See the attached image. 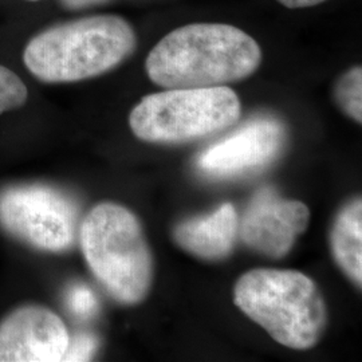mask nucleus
Listing matches in <instances>:
<instances>
[{
	"mask_svg": "<svg viewBox=\"0 0 362 362\" xmlns=\"http://www.w3.org/2000/svg\"><path fill=\"white\" fill-rule=\"evenodd\" d=\"M100 1H104V0H62L64 6L67 8H83V7H89L93 4H97Z\"/></svg>",
	"mask_w": 362,
	"mask_h": 362,
	"instance_id": "17",
	"label": "nucleus"
},
{
	"mask_svg": "<svg viewBox=\"0 0 362 362\" xmlns=\"http://www.w3.org/2000/svg\"><path fill=\"white\" fill-rule=\"evenodd\" d=\"M134 49L136 34L125 19L98 15L40 33L27 45L23 61L43 82H77L115 69Z\"/></svg>",
	"mask_w": 362,
	"mask_h": 362,
	"instance_id": "2",
	"label": "nucleus"
},
{
	"mask_svg": "<svg viewBox=\"0 0 362 362\" xmlns=\"http://www.w3.org/2000/svg\"><path fill=\"white\" fill-rule=\"evenodd\" d=\"M240 112L238 94L227 86L168 89L134 106L129 125L143 141L187 143L231 127Z\"/></svg>",
	"mask_w": 362,
	"mask_h": 362,
	"instance_id": "5",
	"label": "nucleus"
},
{
	"mask_svg": "<svg viewBox=\"0 0 362 362\" xmlns=\"http://www.w3.org/2000/svg\"><path fill=\"white\" fill-rule=\"evenodd\" d=\"M28 1H38V0H28Z\"/></svg>",
	"mask_w": 362,
	"mask_h": 362,
	"instance_id": "18",
	"label": "nucleus"
},
{
	"mask_svg": "<svg viewBox=\"0 0 362 362\" xmlns=\"http://www.w3.org/2000/svg\"><path fill=\"white\" fill-rule=\"evenodd\" d=\"M262 62L258 42L224 23L176 28L149 52L145 69L165 89L212 88L250 77Z\"/></svg>",
	"mask_w": 362,
	"mask_h": 362,
	"instance_id": "1",
	"label": "nucleus"
},
{
	"mask_svg": "<svg viewBox=\"0 0 362 362\" xmlns=\"http://www.w3.org/2000/svg\"><path fill=\"white\" fill-rule=\"evenodd\" d=\"M285 139L278 119L258 117L207 148L197 158V168L212 177H233L262 168L281 153Z\"/></svg>",
	"mask_w": 362,
	"mask_h": 362,
	"instance_id": "9",
	"label": "nucleus"
},
{
	"mask_svg": "<svg viewBox=\"0 0 362 362\" xmlns=\"http://www.w3.org/2000/svg\"><path fill=\"white\" fill-rule=\"evenodd\" d=\"M98 348V339L93 334L79 333L70 337L69 346L62 361H89Z\"/></svg>",
	"mask_w": 362,
	"mask_h": 362,
	"instance_id": "15",
	"label": "nucleus"
},
{
	"mask_svg": "<svg viewBox=\"0 0 362 362\" xmlns=\"http://www.w3.org/2000/svg\"><path fill=\"white\" fill-rule=\"evenodd\" d=\"M70 334L54 311L25 305L0 322V362L62 361Z\"/></svg>",
	"mask_w": 362,
	"mask_h": 362,
	"instance_id": "8",
	"label": "nucleus"
},
{
	"mask_svg": "<svg viewBox=\"0 0 362 362\" xmlns=\"http://www.w3.org/2000/svg\"><path fill=\"white\" fill-rule=\"evenodd\" d=\"M233 299L248 318L287 348L310 349L324 334V297L302 272L251 270L236 282Z\"/></svg>",
	"mask_w": 362,
	"mask_h": 362,
	"instance_id": "3",
	"label": "nucleus"
},
{
	"mask_svg": "<svg viewBox=\"0 0 362 362\" xmlns=\"http://www.w3.org/2000/svg\"><path fill=\"white\" fill-rule=\"evenodd\" d=\"M79 209L71 197L43 184H25L0 194V224L27 245L61 252L74 245Z\"/></svg>",
	"mask_w": 362,
	"mask_h": 362,
	"instance_id": "6",
	"label": "nucleus"
},
{
	"mask_svg": "<svg viewBox=\"0 0 362 362\" xmlns=\"http://www.w3.org/2000/svg\"><path fill=\"white\" fill-rule=\"evenodd\" d=\"M27 98L25 82L10 69L0 65V115L22 107Z\"/></svg>",
	"mask_w": 362,
	"mask_h": 362,
	"instance_id": "13",
	"label": "nucleus"
},
{
	"mask_svg": "<svg viewBox=\"0 0 362 362\" xmlns=\"http://www.w3.org/2000/svg\"><path fill=\"white\" fill-rule=\"evenodd\" d=\"M336 100L342 110L354 121H362V70L353 67L338 81Z\"/></svg>",
	"mask_w": 362,
	"mask_h": 362,
	"instance_id": "12",
	"label": "nucleus"
},
{
	"mask_svg": "<svg viewBox=\"0 0 362 362\" xmlns=\"http://www.w3.org/2000/svg\"><path fill=\"white\" fill-rule=\"evenodd\" d=\"M83 257L106 291L124 305H137L148 296L153 260L139 219L116 203L93 207L79 228Z\"/></svg>",
	"mask_w": 362,
	"mask_h": 362,
	"instance_id": "4",
	"label": "nucleus"
},
{
	"mask_svg": "<svg viewBox=\"0 0 362 362\" xmlns=\"http://www.w3.org/2000/svg\"><path fill=\"white\" fill-rule=\"evenodd\" d=\"M332 251L337 264L350 279L362 285V203L351 200L337 216L332 231Z\"/></svg>",
	"mask_w": 362,
	"mask_h": 362,
	"instance_id": "11",
	"label": "nucleus"
},
{
	"mask_svg": "<svg viewBox=\"0 0 362 362\" xmlns=\"http://www.w3.org/2000/svg\"><path fill=\"white\" fill-rule=\"evenodd\" d=\"M278 1L287 8H306V7L321 4L326 0H278Z\"/></svg>",
	"mask_w": 362,
	"mask_h": 362,
	"instance_id": "16",
	"label": "nucleus"
},
{
	"mask_svg": "<svg viewBox=\"0 0 362 362\" xmlns=\"http://www.w3.org/2000/svg\"><path fill=\"white\" fill-rule=\"evenodd\" d=\"M310 211L297 200L279 197L270 188L255 194L239 221V235L247 247L269 258H284L305 233Z\"/></svg>",
	"mask_w": 362,
	"mask_h": 362,
	"instance_id": "7",
	"label": "nucleus"
},
{
	"mask_svg": "<svg viewBox=\"0 0 362 362\" xmlns=\"http://www.w3.org/2000/svg\"><path fill=\"white\" fill-rule=\"evenodd\" d=\"M239 233V218L233 204L212 214L182 221L175 230L176 243L194 257L220 260L233 251Z\"/></svg>",
	"mask_w": 362,
	"mask_h": 362,
	"instance_id": "10",
	"label": "nucleus"
},
{
	"mask_svg": "<svg viewBox=\"0 0 362 362\" xmlns=\"http://www.w3.org/2000/svg\"><path fill=\"white\" fill-rule=\"evenodd\" d=\"M66 306L81 320L93 317L98 309V299L90 287L85 285H73L66 294Z\"/></svg>",
	"mask_w": 362,
	"mask_h": 362,
	"instance_id": "14",
	"label": "nucleus"
}]
</instances>
